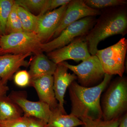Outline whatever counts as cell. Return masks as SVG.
Masks as SVG:
<instances>
[{"label":"cell","instance_id":"obj_1","mask_svg":"<svg viewBox=\"0 0 127 127\" xmlns=\"http://www.w3.org/2000/svg\"><path fill=\"white\" fill-rule=\"evenodd\" d=\"M112 76L105 74L100 84L91 87L82 86L75 81L68 87L71 102V114L81 119H102L100 98Z\"/></svg>","mask_w":127,"mask_h":127},{"label":"cell","instance_id":"obj_2","mask_svg":"<svg viewBox=\"0 0 127 127\" xmlns=\"http://www.w3.org/2000/svg\"><path fill=\"white\" fill-rule=\"evenodd\" d=\"M95 25L83 36L91 55H95L98 43L107 37L116 35H125L127 32L126 5L101 10Z\"/></svg>","mask_w":127,"mask_h":127},{"label":"cell","instance_id":"obj_3","mask_svg":"<svg viewBox=\"0 0 127 127\" xmlns=\"http://www.w3.org/2000/svg\"><path fill=\"white\" fill-rule=\"evenodd\" d=\"M103 120L109 121L127 113V80L119 77L113 81L104 94L101 103Z\"/></svg>","mask_w":127,"mask_h":127},{"label":"cell","instance_id":"obj_4","mask_svg":"<svg viewBox=\"0 0 127 127\" xmlns=\"http://www.w3.org/2000/svg\"><path fill=\"white\" fill-rule=\"evenodd\" d=\"M41 42L34 32H18L2 35L0 40V55H22L42 52Z\"/></svg>","mask_w":127,"mask_h":127},{"label":"cell","instance_id":"obj_5","mask_svg":"<svg viewBox=\"0 0 127 127\" xmlns=\"http://www.w3.org/2000/svg\"><path fill=\"white\" fill-rule=\"evenodd\" d=\"M127 49V40L123 37L113 45L98 50L96 55L105 74L123 77Z\"/></svg>","mask_w":127,"mask_h":127},{"label":"cell","instance_id":"obj_6","mask_svg":"<svg viewBox=\"0 0 127 127\" xmlns=\"http://www.w3.org/2000/svg\"><path fill=\"white\" fill-rule=\"evenodd\" d=\"M96 20L95 16L87 17L72 23L52 40L42 43V52H51L67 45L78 37L86 35L93 27Z\"/></svg>","mask_w":127,"mask_h":127},{"label":"cell","instance_id":"obj_7","mask_svg":"<svg viewBox=\"0 0 127 127\" xmlns=\"http://www.w3.org/2000/svg\"><path fill=\"white\" fill-rule=\"evenodd\" d=\"M59 64L72 71L82 86H92L101 80L105 75L100 61L95 55H91L77 65H71L66 61Z\"/></svg>","mask_w":127,"mask_h":127},{"label":"cell","instance_id":"obj_8","mask_svg":"<svg viewBox=\"0 0 127 127\" xmlns=\"http://www.w3.org/2000/svg\"><path fill=\"white\" fill-rule=\"evenodd\" d=\"M91 56L83 36L75 39L67 45L48 53L47 56L57 65L68 60L83 61Z\"/></svg>","mask_w":127,"mask_h":127},{"label":"cell","instance_id":"obj_9","mask_svg":"<svg viewBox=\"0 0 127 127\" xmlns=\"http://www.w3.org/2000/svg\"><path fill=\"white\" fill-rule=\"evenodd\" d=\"M101 11L92 9L87 5L83 0H71L52 38L58 36L67 27L79 20L89 16H100Z\"/></svg>","mask_w":127,"mask_h":127},{"label":"cell","instance_id":"obj_10","mask_svg":"<svg viewBox=\"0 0 127 127\" xmlns=\"http://www.w3.org/2000/svg\"><path fill=\"white\" fill-rule=\"evenodd\" d=\"M67 6V5L61 6L42 15H38L39 18L34 32L42 43L47 42L52 38Z\"/></svg>","mask_w":127,"mask_h":127},{"label":"cell","instance_id":"obj_11","mask_svg":"<svg viewBox=\"0 0 127 127\" xmlns=\"http://www.w3.org/2000/svg\"><path fill=\"white\" fill-rule=\"evenodd\" d=\"M9 97L20 107L24 112L23 116L38 119L46 123L48 122L52 110L47 103L40 101H30L18 93H13Z\"/></svg>","mask_w":127,"mask_h":127},{"label":"cell","instance_id":"obj_12","mask_svg":"<svg viewBox=\"0 0 127 127\" xmlns=\"http://www.w3.org/2000/svg\"><path fill=\"white\" fill-rule=\"evenodd\" d=\"M68 68L61 64L57 65L53 75V89L59 107L64 114H67L64 107V96L72 83L77 79L74 73L68 72Z\"/></svg>","mask_w":127,"mask_h":127},{"label":"cell","instance_id":"obj_13","mask_svg":"<svg viewBox=\"0 0 127 127\" xmlns=\"http://www.w3.org/2000/svg\"><path fill=\"white\" fill-rule=\"evenodd\" d=\"M32 53L22 55L6 54L0 55V78L6 84L21 67L29 65L26 59Z\"/></svg>","mask_w":127,"mask_h":127},{"label":"cell","instance_id":"obj_14","mask_svg":"<svg viewBox=\"0 0 127 127\" xmlns=\"http://www.w3.org/2000/svg\"><path fill=\"white\" fill-rule=\"evenodd\" d=\"M30 85L35 89L39 101L48 104L51 110L59 106L53 89L52 75H46L32 80Z\"/></svg>","mask_w":127,"mask_h":127},{"label":"cell","instance_id":"obj_15","mask_svg":"<svg viewBox=\"0 0 127 127\" xmlns=\"http://www.w3.org/2000/svg\"><path fill=\"white\" fill-rule=\"evenodd\" d=\"M35 55L30 64V70L28 72L31 81L43 76H53L57 68V64L42 52Z\"/></svg>","mask_w":127,"mask_h":127},{"label":"cell","instance_id":"obj_16","mask_svg":"<svg viewBox=\"0 0 127 127\" xmlns=\"http://www.w3.org/2000/svg\"><path fill=\"white\" fill-rule=\"evenodd\" d=\"M51 110L47 123L49 127H76L83 125L81 120L71 114H64L59 106Z\"/></svg>","mask_w":127,"mask_h":127},{"label":"cell","instance_id":"obj_17","mask_svg":"<svg viewBox=\"0 0 127 127\" xmlns=\"http://www.w3.org/2000/svg\"><path fill=\"white\" fill-rule=\"evenodd\" d=\"M23 111L9 97L0 98V120L15 119L22 117Z\"/></svg>","mask_w":127,"mask_h":127},{"label":"cell","instance_id":"obj_18","mask_svg":"<svg viewBox=\"0 0 127 127\" xmlns=\"http://www.w3.org/2000/svg\"><path fill=\"white\" fill-rule=\"evenodd\" d=\"M17 11L23 31L34 32L39 18L38 16L35 15L18 5Z\"/></svg>","mask_w":127,"mask_h":127},{"label":"cell","instance_id":"obj_19","mask_svg":"<svg viewBox=\"0 0 127 127\" xmlns=\"http://www.w3.org/2000/svg\"><path fill=\"white\" fill-rule=\"evenodd\" d=\"M18 6V5L15 1L7 20L5 34L23 31L20 20L17 14Z\"/></svg>","mask_w":127,"mask_h":127},{"label":"cell","instance_id":"obj_20","mask_svg":"<svg viewBox=\"0 0 127 127\" xmlns=\"http://www.w3.org/2000/svg\"><path fill=\"white\" fill-rule=\"evenodd\" d=\"M89 7L96 10H101L111 7L127 5L126 0H83Z\"/></svg>","mask_w":127,"mask_h":127},{"label":"cell","instance_id":"obj_21","mask_svg":"<svg viewBox=\"0 0 127 127\" xmlns=\"http://www.w3.org/2000/svg\"><path fill=\"white\" fill-rule=\"evenodd\" d=\"M15 3L13 0H0V34H5L7 20Z\"/></svg>","mask_w":127,"mask_h":127},{"label":"cell","instance_id":"obj_22","mask_svg":"<svg viewBox=\"0 0 127 127\" xmlns=\"http://www.w3.org/2000/svg\"><path fill=\"white\" fill-rule=\"evenodd\" d=\"M47 0H15L18 5L27 10L40 12L39 15L44 14Z\"/></svg>","mask_w":127,"mask_h":127},{"label":"cell","instance_id":"obj_23","mask_svg":"<svg viewBox=\"0 0 127 127\" xmlns=\"http://www.w3.org/2000/svg\"><path fill=\"white\" fill-rule=\"evenodd\" d=\"M121 117L109 121H105L102 119H92L86 118H81L80 120L83 123V127H118Z\"/></svg>","mask_w":127,"mask_h":127},{"label":"cell","instance_id":"obj_24","mask_svg":"<svg viewBox=\"0 0 127 127\" xmlns=\"http://www.w3.org/2000/svg\"><path fill=\"white\" fill-rule=\"evenodd\" d=\"M14 80L15 84L21 87H27L31 84L30 74L29 72L25 70L17 72L14 75Z\"/></svg>","mask_w":127,"mask_h":127},{"label":"cell","instance_id":"obj_25","mask_svg":"<svg viewBox=\"0 0 127 127\" xmlns=\"http://www.w3.org/2000/svg\"><path fill=\"white\" fill-rule=\"evenodd\" d=\"M28 118L22 116L11 120H0V127H27Z\"/></svg>","mask_w":127,"mask_h":127},{"label":"cell","instance_id":"obj_26","mask_svg":"<svg viewBox=\"0 0 127 127\" xmlns=\"http://www.w3.org/2000/svg\"><path fill=\"white\" fill-rule=\"evenodd\" d=\"M71 0H47L44 14L68 4Z\"/></svg>","mask_w":127,"mask_h":127},{"label":"cell","instance_id":"obj_27","mask_svg":"<svg viewBox=\"0 0 127 127\" xmlns=\"http://www.w3.org/2000/svg\"><path fill=\"white\" fill-rule=\"evenodd\" d=\"M28 118V117H27ZM27 127H49L47 123L33 117L28 118Z\"/></svg>","mask_w":127,"mask_h":127},{"label":"cell","instance_id":"obj_28","mask_svg":"<svg viewBox=\"0 0 127 127\" xmlns=\"http://www.w3.org/2000/svg\"><path fill=\"white\" fill-rule=\"evenodd\" d=\"M9 90V87L6 86V84L3 83L0 78V98L6 96Z\"/></svg>","mask_w":127,"mask_h":127},{"label":"cell","instance_id":"obj_29","mask_svg":"<svg viewBox=\"0 0 127 127\" xmlns=\"http://www.w3.org/2000/svg\"><path fill=\"white\" fill-rule=\"evenodd\" d=\"M118 127H127V113L123 115L121 117L120 124Z\"/></svg>","mask_w":127,"mask_h":127},{"label":"cell","instance_id":"obj_30","mask_svg":"<svg viewBox=\"0 0 127 127\" xmlns=\"http://www.w3.org/2000/svg\"><path fill=\"white\" fill-rule=\"evenodd\" d=\"M1 35H1V34H0V40L1 37Z\"/></svg>","mask_w":127,"mask_h":127}]
</instances>
